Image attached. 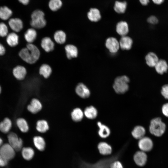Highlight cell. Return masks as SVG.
Wrapping results in <instances>:
<instances>
[{
  "label": "cell",
  "mask_w": 168,
  "mask_h": 168,
  "mask_svg": "<svg viewBox=\"0 0 168 168\" xmlns=\"http://www.w3.org/2000/svg\"><path fill=\"white\" fill-rule=\"evenodd\" d=\"M1 86H0V93H1Z\"/></svg>",
  "instance_id": "cell-49"
},
{
  "label": "cell",
  "mask_w": 168,
  "mask_h": 168,
  "mask_svg": "<svg viewBox=\"0 0 168 168\" xmlns=\"http://www.w3.org/2000/svg\"><path fill=\"white\" fill-rule=\"evenodd\" d=\"M133 159L136 164L139 166H144L146 163L147 156L145 152L142 151H138L134 155Z\"/></svg>",
  "instance_id": "cell-13"
},
{
  "label": "cell",
  "mask_w": 168,
  "mask_h": 168,
  "mask_svg": "<svg viewBox=\"0 0 168 168\" xmlns=\"http://www.w3.org/2000/svg\"><path fill=\"white\" fill-rule=\"evenodd\" d=\"M88 19L92 22H97L101 18L100 11L96 8H91L87 14Z\"/></svg>",
  "instance_id": "cell-23"
},
{
  "label": "cell",
  "mask_w": 168,
  "mask_h": 168,
  "mask_svg": "<svg viewBox=\"0 0 168 168\" xmlns=\"http://www.w3.org/2000/svg\"><path fill=\"white\" fill-rule=\"evenodd\" d=\"M18 1L22 4L26 5L29 3L30 0H18Z\"/></svg>",
  "instance_id": "cell-47"
},
{
  "label": "cell",
  "mask_w": 168,
  "mask_h": 168,
  "mask_svg": "<svg viewBox=\"0 0 168 168\" xmlns=\"http://www.w3.org/2000/svg\"><path fill=\"white\" fill-rule=\"evenodd\" d=\"M6 52L5 48L4 46L0 43V56L4 55Z\"/></svg>",
  "instance_id": "cell-44"
},
{
  "label": "cell",
  "mask_w": 168,
  "mask_h": 168,
  "mask_svg": "<svg viewBox=\"0 0 168 168\" xmlns=\"http://www.w3.org/2000/svg\"><path fill=\"white\" fill-rule=\"evenodd\" d=\"M158 19L157 17L154 15L149 16L147 19V21L151 25H154L158 23Z\"/></svg>",
  "instance_id": "cell-40"
},
{
  "label": "cell",
  "mask_w": 168,
  "mask_h": 168,
  "mask_svg": "<svg viewBox=\"0 0 168 168\" xmlns=\"http://www.w3.org/2000/svg\"><path fill=\"white\" fill-rule=\"evenodd\" d=\"M129 78L126 76L117 77L115 79L113 88L115 91L119 94H123L127 92L129 88Z\"/></svg>",
  "instance_id": "cell-4"
},
{
  "label": "cell",
  "mask_w": 168,
  "mask_h": 168,
  "mask_svg": "<svg viewBox=\"0 0 168 168\" xmlns=\"http://www.w3.org/2000/svg\"><path fill=\"white\" fill-rule=\"evenodd\" d=\"M33 144L35 147L40 151H44L46 147V142L42 137L37 136H35L33 139Z\"/></svg>",
  "instance_id": "cell-19"
},
{
  "label": "cell",
  "mask_w": 168,
  "mask_h": 168,
  "mask_svg": "<svg viewBox=\"0 0 168 168\" xmlns=\"http://www.w3.org/2000/svg\"><path fill=\"white\" fill-rule=\"evenodd\" d=\"M0 154L8 161L14 157L15 155V150L9 143L5 144L0 148Z\"/></svg>",
  "instance_id": "cell-6"
},
{
  "label": "cell",
  "mask_w": 168,
  "mask_h": 168,
  "mask_svg": "<svg viewBox=\"0 0 168 168\" xmlns=\"http://www.w3.org/2000/svg\"><path fill=\"white\" fill-rule=\"evenodd\" d=\"M8 23L10 28L16 33L20 32L23 29V23L22 21L19 18H14L10 19Z\"/></svg>",
  "instance_id": "cell-9"
},
{
  "label": "cell",
  "mask_w": 168,
  "mask_h": 168,
  "mask_svg": "<svg viewBox=\"0 0 168 168\" xmlns=\"http://www.w3.org/2000/svg\"><path fill=\"white\" fill-rule=\"evenodd\" d=\"M145 133V128L140 125L135 126L132 132V134L133 137L139 140L144 137Z\"/></svg>",
  "instance_id": "cell-25"
},
{
  "label": "cell",
  "mask_w": 168,
  "mask_h": 168,
  "mask_svg": "<svg viewBox=\"0 0 168 168\" xmlns=\"http://www.w3.org/2000/svg\"><path fill=\"white\" fill-rule=\"evenodd\" d=\"M12 123L8 118H6L0 123V130L3 133H8L11 128Z\"/></svg>",
  "instance_id": "cell-33"
},
{
  "label": "cell",
  "mask_w": 168,
  "mask_h": 168,
  "mask_svg": "<svg viewBox=\"0 0 168 168\" xmlns=\"http://www.w3.org/2000/svg\"><path fill=\"white\" fill-rule=\"evenodd\" d=\"M34 149L30 147H23L21 149V155L23 158L26 161L32 159L35 155Z\"/></svg>",
  "instance_id": "cell-24"
},
{
  "label": "cell",
  "mask_w": 168,
  "mask_h": 168,
  "mask_svg": "<svg viewBox=\"0 0 168 168\" xmlns=\"http://www.w3.org/2000/svg\"><path fill=\"white\" fill-rule=\"evenodd\" d=\"M138 146L141 151L145 152H148L152 149L153 143L150 138L144 137L139 140Z\"/></svg>",
  "instance_id": "cell-7"
},
{
  "label": "cell",
  "mask_w": 168,
  "mask_h": 168,
  "mask_svg": "<svg viewBox=\"0 0 168 168\" xmlns=\"http://www.w3.org/2000/svg\"><path fill=\"white\" fill-rule=\"evenodd\" d=\"M31 17L30 25L32 28L40 29L46 26V21L44 18V14L42 11L39 10L34 11Z\"/></svg>",
  "instance_id": "cell-3"
},
{
  "label": "cell",
  "mask_w": 168,
  "mask_h": 168,
  "mask_svg": "<svg viewBox=\"0 0 168 168\" xmlns=\"http://www.w3.org/2000/svg\"><path fill=\"white\" fill-rule=\"evenodd\" d=\"M84 115V112L79 108L74 109L71 113L72 119L75 122H79L81 121Z\"/></svg>",
  "instance_id": "cell-30"
},
{
  "label": "cell",
  "mask_w": 168,
  "mask_h": 168,
  "mask_svg": "<svg viewBox=\"0 0 168 168\" xmlns=\"http://www.w3.org/2000/svg\"><path fill=\"white\" fill-rule=\"evenodd\" d=\"M52 72V68L48 64H43L40 68L39 74L45 78H48L50 76Z\"/></svg>",
  "instance_id": "cell-31"
},
{
  "label": "cell",
  "mask_w": 168,
  "mask_h": 168,
  "mask_svg": "<svg viewBox=\"0 0 168 168\" xmlns=\"http://www.w3.org/2000/svg\"><path fill=\"white\" fill-rule=\"evenodd\" d=\"M110 168H123V167L120 162L118 161H116L111 164Z\"/></svg>",
  "instance_id": "cell-42"
},
{
  "label": "cell",
  "mask_w": 168,
  "mask_h": 168,
  "mask_svg": "<svg viewBox=\"0 0 168 168\" xmlns=\"http://www.w3.org/2000/svg\"><path fill=\"white\" fill-rule=\"evenodd\" d=\"M40 54L39 49L32 43H28L26 47L22 48L19 53L20 58L30 64L35 63L39 59Z\"/></svg>",
  "instance_id": "cell-1"
},
{
  "label": "cell",
  "mask_w": 168,
  "mask_h": 168,
  "mask_svg": "<svg viewBox=\"0 0 168 168\" xmlns=\"http://www.w3.org/2000/svg\"><path fill=\"white\" fill-rule=\"evenodd\" d=\"M154 68L157 73L163 74L168 71V64L165 60L159 59Z\"/></svg>",
  "instance_id": "cell-17"
},
{
  "label": "cell",
  "mask_w": 168,
  "mask_h": 168,
  "mask_svg": "<svg viewBox=\"0 0 168 168\" xmlns=\"http://www.w3.org/2000/svg\"><path fill=\"white\" fill-rule=\"evenodd\" d=\"M146 63L148 66L154 68L159 59L156 54L153 52H150L145 56Z\"/></svg>",
  "instance_id": "cell-15"
},
{
  "label": "cell",
  "mask_w": 168,
  "mask_h": 168,
  "mask_svg": "<svg viewBox=\"0 0 168 168\" xmlns=\"http://www.w3.org/2000/svg\"><path fill=\"white\" fill-rule=\"evenodd\" d=\"M62 2L61 0H50L49 3L50 9L53 11H56L62 7Z\"/></svg>",
  "instance_id": "cell-37"
},
{
  "label": "cell",
  "mask_w": 168,
  "mask_h": 168,
  "mask_svg": "<svg viewBox=\"0 0 168 168\" xmlns=\"http://www.w3.org/2000/svg\"><path fill=\"white\" fill-rule=\"evenodd\" d=\"M119 42L120 47L122 49L128 50L132 47L133 41L130 37L126 35L122 36Z\"/></svg>",
  "instance_id": "cell-18"
},
{
  "label": "cell",
  "mask_w": 168,
  "mask_h": 168,
  "mask_svg": "<svg viewBox=\"0 0 168 168\" xmlns=\"http://www.w3.org/2000/svg\"><path fill=\"white\" fill-rule=\"evenodd\" d=\"M65 50L68 59H70L77 56L78 50L75 45L71 44H67L65 47Z\"/></svg>",
  "instance_id": "cell-16"
},
{
  "label": "cell",
  "mask_w": 168,
  "mask_h": 168,
  "mask_svg": "<svg viewBox=\"0 0 168 168\" xmlns=\"http://www.w3.org/2000/svg\"><path fill=\"white\" fill-rule=\"evenodd\" d=\"M41 46L42 48L46 52H49L54 50V44L50 38L45 37L42 39Z\"/></svg>",
  "instance_id": "cell-14"
},
{
  "label": "cell",
  "mask_w": 168,
  "mask_h": 168,
  "mask_svg": "<svg viewBox=\"0 0 168 168\" xmlns=\"http://www.w3.org/2000/svg\"><path fill=\"white\" fill-rule=\"evenodd\" d=\"M152 2L155 4L160 5L164 2L165 0H151Z\"/></svg>",
  "instance_id": "cell-45"
},
{
  "label": "cell",
  "mask_w": 168,
  "mask_h": 168,
  "mask_svg": "<svg viewBox=\"0 0 168 168\" xmlns=\"http://www.w3.org/2000/svg\"><path fill=\"white\" fill-rule=\"evenodd\" d=\"M6 41L8 45L11 47H14L19 43V37L16 33L12 32L7 36Z\"/></svg>",
  "instance_id": "cell-20"
},
{
  "label": "cell",
  "mask_w": 168,
  "mask_h": 168,
  "mask_svg": "<svg viewBox=\"0 0 168 168\" xmlns=\"http://www.w3.org/2000/svg\"><path fill=\"white\" fill-rule=\"evenodd\" d=\"M76 94L82 98H86L90 96V92L89 89L83 83H79L75 88Z\"/></svg>",
  "instance_id": "cell-10"
},
{
  "label": "cell",
  "mask_w": 168,
  "mask_h": 168,
  "mask_svg": "<svg viewBox=\"0 0 168 168\" xmlns=\"http://www.w3.org/2000/svg\"><path fill=\"white\" fill-rule=\"evenodd\" d=\"M166 129V125L161 118L156 117L151 120L149 130L152 135L157 137L161 136L165 133Z\"/></svg>",
  "instance_id": "cell-2"
},
{
  "label": "cell",
  "mask_w": 168,
  "mask_h": 168,
  "mask_svg": "<svg viewBox=\"0 0 168 168\" xmlns=\"http://www.w3.org/2000/svg\"><path fill=\"white\" fill-rule=\"evenodd\" d=\"M116 31L118 34L122 36H126L129 31L128 23L125 21L119 22L116 25Z\"/></svg>",
  "instance_id": "cell-22"
},
{
  "label": "cell",
  "mask_w": 168,
  "mask_h": 168,
  "mask_svg": "<svg viewBox=\"0 0 168 168\" xmlns=\"http://www.w3.org/2000/svg\"><path fill=\"white\" fill-rule=\"evenodd\" d=\"M9 144L14 149L15 151H19L22 149L23 145V141L21 138H19L17 134L11 132L7 136Z\"/></svg>",
  "instance_id": "cell-5"
},
{
  "label": "cell",
  "mask_w": 168,
  "mask_h": 168,
  "mask_svg": "<svg viewBox=\"0 0 168 168\" xmlns=\"http://www.w3.org/2000/svg\"><path fill=\"white\" fill-rule=\"evenodd\" d=\"M37 36V32L33 28L28 29L24 34V38L28 43H32L36 39Z\"/></svg>",
  "instance_id": "cell-21"
},
{
  "label": "cell",
  "mask_w": 168,
  "mask_h": 168,
  "mask_svg": "<svg viewBox=\"0 0 168 168\" xmlns=\"http://www.w3.org/2000/svg\"><path fill=\"white\" fill-rule=\"evenodd\" d=\"M98 148L100 153L102 155H107L110 154L112 149L111 146L107 143L101 142L99 143L98 145Z\"/></svg>",
  "instance_id": "cell-26"
},
{
  "label": "cell",
  "mask_w": 168,
  "mask_h": 168,
  "mask_svg": "<svg viewBox=\"0 0 168 168\" xmlns=\"http://www.w3.org/2000/svg\"><path fill=\"white\" fill-rule=\"evenodd\" d=\"M2 140L0 138V146L2 145Z\"/></svg>",
  "instance_id": "cell-48"
},
{
  "label": "cell",
  "mask_w": 168,
  "mask_h": 168,
  "mask_svg": "<svg viewBox=\"0 0 168 168\" xmlns=\"http://www.w3.org/2000/svg\"><path fill=\"white\" fill-rule=\"evenodd\" d=\"M97 113L96 109L92 106L86 108L84 112V114L85 116L90 119H95L97 116Z\"/></svg>",
  "instance_id": "cell-34"
},
{
  "label": "cell",
  "mask_w": 168,
  "mask_h": 168,
  "mask_svg": "<svg viewBox=\"0 0 168 168\" xmlns=\"http://www.w3.org/2000/svg\"><path fill=\"white\" fill-rule=\"evenodd\" d=\"M127 3L125 1H116L114 6V9L118 13H123L126 10Z\"/></svg>",
  "instance_id": "cell-35"
},
{
  "label": "cell",
  "mask_w": 168,
  "mask_h": 168,
  "mask_svg": "<svg viewBox=\"0 0 168 168\" xmlns=\"http://www.w3.org/2000/svg\"><path fill=\"white\" fill-rule=\"evenodd\" d=\"M105 46L109 51L112 53H115L119 50L120 47L119 42L115 38L110 37L106 40Z\"/></svg>",
  "instance_id": "cell-8"
},
{
  "label": "cell",
  "mask_w": 168,
  "mask_h": 168,
  "mask_svg": "<svg viewBox=\"0 0 168 168\" xmlns=\"http://www.w3.org/2000/svg\"><path fill=\"white\" fill-rule=\"evenodd\" d=\"M97 125L99 128L98 131L99 136L102 138H106L108 137L110 133V128L105 125L102 124L100 122L97 123Z\"/></svg>",
  "instance_id": "cell-29"
},
{
  "label": "cell",
  "mask_w": 168,
  "mask_h": 168,
  "mask_svg": "<svg viewBox=\"0 0 168 168\" xmlns=\"http://www.w3.org/2000/svg\"><path fill=\"white\" fill-rule=\"evenodd\" d=\"M140 3L143 6L147 5L150 2V0H139Z\"/></svg>",
  "instance_id": "cell-46"
},
{
  "label": "cell",
  "mask_w": 168,
  "mask_h": 168,
  "mask_svg": "<svg viewBox=\"0 0 168 168\" xmlns=\"http://www.w3.org/2000/svg\"><path fill=\"white\" fill-rule=\"evenodd\" d=\"M161 93L165 99H168V84H165L162 86Z\"/></svg>",
  "instance_id": "cell-39"
},
{
  "label": "cell",
  "mask_w": 168,
  "mask_h": 168,
  "mask_svg": "<svg viewBox=\"0 0 168 168\" xmlns=\"http://www.w3.org/2000/svg\"><path fill=\"white\" fill-rule=\"evenodd\" d=\"M161 110L163 115L168 117V103H165L163 105Z\"/></svg>",
  "instance_id": "cell-41"
},
{
  "label": "cell",
  "mask_w": 168,
  "mask_h": 168,
  "mask_svg": "<svg viewBox=\"0 0 168 168\" xmlns=\"http://www.w3.org/2000/svg\"><path fill=\"white\" fill-rule=\"evenodd\" d=\"M16 125L20 130L23 133L27 132L29 130V126L27 121L23 118L18 119L16 121Z\"/></svg>",
  "instance_id": "cell-36"
},
{
  "label": "cell",
  "mask_w": 168,
  "mask_h": 168,
  "mask_svg": "<svg viewBox=\"0 0 168 168\" xmlns=\"http://www.w3.org/2000/svg\"><path fill=\"white\" fill-rule=\"evenodd\" d=\"M8 34V28L7 25L3 22L0 23V37H6Z\"/></svg>",
  "instance_id": "cell-38"
},
{
  "label": "cell",
  "mask_w": 168,
  "mask_h": 168,
  "mask_svg": "<svg viewBox=\"0 0 168 168\" xmlns=\"http://www.w3.org/2000/svg\"><path fill=\"white\" fill-rule=\"evenodd\" d=\"M12 14V10L6 6L0 7V18L3 20L9 19Z\"/></svg>",
  "instance_id": "cell-28"
},
{
  "label": "cell",
  "mask_w": 168,
  "mask_h": 168,
  "mask_svg": "<svg viewBox=\"0 0 168 168\" xmlns=\"http://www.w3.org/2000/svg\"><path fill=\"white\" fill-rule=\"evenodd\" d=\"M42 107V105L40 101L37 99L33 98L27 106V109L30 112L35 114L40 111Z\"/></svg>",
  "instance_id": "cell-11"
},
{
  "label": "cell",
  "mask_w": 168,
  "mask_h": 168,
  "mask_svg": "<svg viewBox=\"0 0 168 168\" xmlns=\"http://www.w3.org/2000/svg\"><path fill=\"white\" fill-rule=\"evenodd\" d=\"M54 38L57 43L59 44H63L66 42V35L63 31L61 30H58L54 33Z\"/></svg>",
  "instance_id": "cell-27"
},
{
  "label": "cell",
  "mask_w": 168,
  "mask_h": 168,
  "mask_svg": "<svg viewBox=\"0 0 168 168\" xmlns=\"http://www.w3.org/2000/svg\"><path fill=\"white\" fill-rule=\"evenodd\" d=\"M7 161L0 154V166L3 167L6 166Z\"/></svg>",
  "instance_id": "cell-43"
},
{
  "label": "cell",
  "mask_w": 168,
  "mask_h": 168,
  "mask_svg": "<svg viewBox=\"0 0 168 168\" xmlns=\"http://www.w3.org/2000/svg\"><path fill=\"white\" fill-rule=\"evenodd\" d=\"M36 129L39 132L44 133L49 129V125L47 122L44 119L38 120L36 124Z\"/></svg>",
  "instance_id": "cell-32"
},
{
  "label": "cell",
  "mask_w": 168,
  "mask_h": 168,
  "mask_svg": "<svg viewBox=\"0 0 168 168\" xmlns=\"http://www.w3.org/2000/svg\"><path fill=\"white\" fill-rule=\"evenodd\" d=\"M12 73L16 78L19 80H21L25 77L27 74V71L24 67L18 65L13 68Z\"/></svg>",
  "instance_id": "cell-12"
}]
</instances>
